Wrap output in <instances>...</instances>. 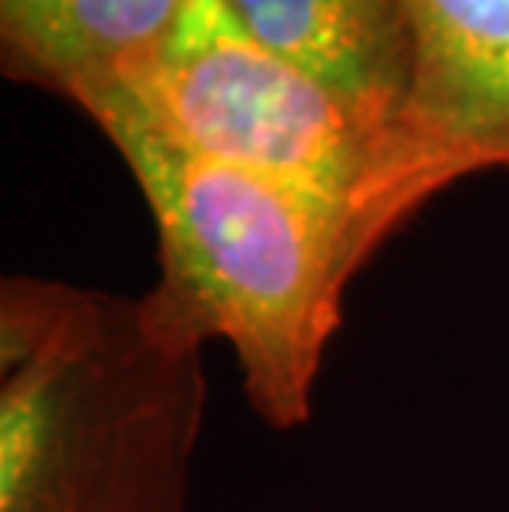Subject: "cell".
Returning <instances> with one entry per match:
<instances>
[{
    "instance_id": "1",
    "label": "cell",
    "mask_w": 509,
    "mask_h": 512,
    "mask_svg": "<svg viewBox=\"0 0 509 512\" xmlns=\"http://www.w3.org/2000/svg\"><path fill=\"white\" fill-rule=\"evenodd\" d=\"M199 324L57 278L0 281V512H186L205 420Z\"/></svg>"
},
{
    "instance_id": "2",
    "label": "cell",
    "mask_w": 509,
    "mask_h": 512,
    "mask_svg": "<svg viewBox=\"0 0 509 512\" xmlns=\"http://www.w3.org/2000/svg\"><path fill=\"white\" fill-rule=\"evenodd\" d=\"M153 212L162 278L209 341L232 347L245 400L272 430L311 420L344 291L377 248L321 192L192 152L119 93L86 103Z\"/></svg>"
},
{
    "instance_id": "3",
    "label": "cell",
    "mask_w": 509,
    "mask_h": 512,
    "mask_svg": "<svg viewBox=\"0 0 509 512\" xmlns=\"http://www.w3.org/2000/svg\"><path fill=\"white\" fill-rule=\"evenodd\" d=\"M110 93L192 152L348 205L377 245L420 209L394 136L248 37L222 0H192L162 57Z\"/></svg>"
},
{
    "instance_id": "4",
    "label": "cell",
    "mask_w": 509,
    "mask_h": 512,
    "mask_svg": "<svg viewBox=\"0 0 509 512\" xmlns=\"http://www.w3.org/2000/svg\"><path fill=\"white\" fill-rule=\"evenodd\" d=\"M414 83L404 123L420 202L509 172V0H404Z\"/></svg>"
},
{
    "instance_id": "5",
    "label": "cell",
    "mask_w": 509,
    "mask_h": 512,
    "mask_svg": "<svg viewBox=\"0 0 509 512\" xmlns=\"http://www.w3.org/2000/svg\"><path fill=\"white\" fill-rule=\"evenodd\" d=\"M222 7L252 40L391 133L410 179L404 123L414 83V40L404 0H222Z\"/></svg>"
},
{
    "instance_id": "6",
    "label": "cell",
    "mask_w": 509,
    "mask_h": 512,
    "mask_svg": "<svg viewBox=\"0 0 509 512\" xmlns=\"http://www.w3.org/2000/svg\"><path fill=\"white\" fill-rule=\"evenodd\" d=\"M192 0H0V60L10 80L77 110L136 83L179 34Z\"/></svg>"
}]
</instances>
